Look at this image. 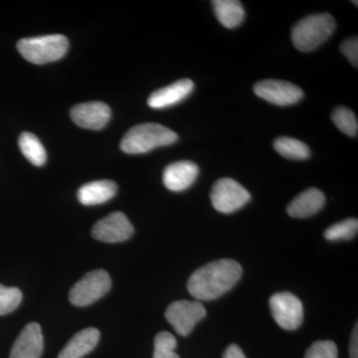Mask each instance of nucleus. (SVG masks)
<instances>
[{
	"label": "nucleus",
	"mask_w": 358,
	"mask_h": 358,
	"mask_svg": "<svg viewBox=\"0 0 358 358\" xmlns=\"http://www.w3.org/2000/svg\"><path fill=\"white\" fill-rule=\"evenodd\" d=\"M133 224L122 212H114L94 225L92 236L106 243L124 242L133 236Z\"/></svg>",
	"instance_id": "10"
},
{
	"label": "nucleus",
	"mask_w": 358,
	"mask_h": 358,
	"mask_svg": "<svg viewBox=\"0 0 358 358\" xmlns=\"http://www.w3.org/2000/svg\"><path fill=\"white\" fill-rule=\"evenodd\" d=\"M199 169L192 162H178L164 169L162 180L167 189L179 192L187 189L196 180Z\"/></svg>",
	"instance_id": "14"
},
{
	"label": "nucleus",
	"mask_w": 358,
	"mask_h": 358,
	"mask_svg": "<svg viewBox=\"0 0 358 358\" xmlns=\"http://www.w3.org/2000/svg\"><path fill=\"white\" fill-rule=\"evenodd\" d=\"M341 51L352 66H358V39L357 37L345 40L341 45Z\"/></svg>",
	"instance_id": "26"
},
{
	"label": "nucleus",
	"mask_w": 358,
	"mask_h": 358,
	"mask_svg": "<svg viewBox=\"0 0 358 358\" xmlns=\"http://www.w3.org/2000/svg\"><path fill=\"white\" fill-rule=\"evenodd\" d=\"M22 293L15 287H6L0 284V315L13 313L20 305Z\"/></svg>",
	"instance_id": "24"
},
{
	"label": "nucleus",
	"mask_w": 358,
	"mask_h": 358,
	"mask_svg": "<svg viewBox=\"0 0 358 358\" xmlns=\"http://www.w3.org/2000/svg\"><path fill=\"white\" fill-rule=\"evenodd\" d=\"M100 331L95 327H88L75 334L68 341L57 358H82L91 352L100 341Z\"/></svg>",
	"instance_id": "16"
},
{
	"label": "nucleus",
	"mask_w": 358,
	"mask_h": 358,
	"mask_svg": "<svg viewBox=\"0 0 358 358\" xmlns=\"http://www.w3.org/2000/svg\"><path fill=\"white\" fill-rule=\"evenodd\" d=\"M223 358H247L245 357L243 350L237 345H231L226 348Z\"/></svg>",
	"instance_id": "27"
},
{
	"label": "nucleus",
	"mask_w": 358,
	"mask_h": 358,
	"mask_svg": "<svg viewBox=\"0 0 358 358\" xmlns=\"http://www.w3.org/2000/svg\"><path fill=\"white\" fill-rule=\"evenodd\" d=\"M117 185L112 180H98L87 183L78 190L77 196L83 205H98L109 201L117 193Z\"/></svg>",
	"instance_id": "17"
},
{
	"label": "nucleus",
	"mask_w": 358,
	"mask_h": 358,
	"mask_svg": "<svg viewBox=\"0 0 358 358\" xmlns=\"http://www.w3.org/2000/svg\"><path fill=\"white\" fill-rule=\"evenodd\" d=\"M71 119L81 128L99 131L105 128L110 119V109L103 102L80 103L71 109Z\"/></svg>",
	"instance_id": "11"
},
{
	"label": "nucleus",
	"mask_w": 358,
	"mask_h": 358,
	"mask_svg": "<svg viewBox=\"0 0 358 358\" xmlns=\"http://www.w3.org/2000/svg\"><path fill=\"white\" fill-rule=\"evenodd\" d=\"M21 152L35 166H44L47 159L46 150L35 134L24 131L18 141Z\"/></svg>",
	"instance_id": "19"
},
{
	"label": "nucleus",
	"mask_w": 358,
	"mask_h": 358,
	"mask_svg": "<svg viewBox=\"0 0 358 358\" xmlns=\"http://www.w3.org/2000/svg\"><path fill=\"white\" fill-rule=\"evenodd\" d=\"M211 203L224 214L239 210L251 199V194L244 186L232 178L218 179L210 192Z\"/></svg>",
	"instance_id": "6"
},
{
	"label": "nucleus",
	"mask_w": 358,
	"mask_h": 358,
	"mask_svg": "<svg viewBox=\"0 0 358 358\" xmlns=\"http://www.w3.org/2000/svg\"><path fill=\"white\" fill-rule=\"evenodd\" d=\"M68 47L69 41L61 34L23 38L17 43L22 57L36 65L47 64L64 57Z\"/></svg>",
	"instance_id": "4"
},
{
	"label": "nucleus",
	"mask_w": 358,
	"mask_h": 358,
	"mask_svg": "<svg viewBox=\"0 0 358 358\" xmlns=\"http://www.w3.org/2000/svg\"><path fill=\"white\" fill-rule=\"evenodd\" d=\"M338 348L331 341H315L308 348L305 358H338Z\"/></svg>",
	"instance_id": "25"
},
{
	"label": "nucleus",
	"mask_w": 358,
	"mask_h": 358,
	"mask_svg": "<svg viewBox=\"0 0 358 358\" xmlns=\"http://www.w3.org/2000/svg\"><path fill=\"white\" fill-rule=\"evenodd\" d=\"M336 27V20L331 14H312L294 26L292 29V41L298 50L313 51L333 35Z\"/></svg>",
	"instance_id": "3"
},
{
	"label": "nucleus",
	"mask_w": 358,
	"mask_h": 358,
	"mask_svg": "<svg viewBox=\"0 0 358 358\" xmlns=\"http://www.w3.org/2000/svg\"><path fill=\"white\" fill-rule=\"evenodd\" d=\"M112 280L105 270H94L87 273L71 289L69 300L77 307H86L100 300L110 291Z\"/></svg>",
	"instance_id": "5"
},
{
	"label": "nucleus",
	"mask_w": 358,
	"mask_h": 358,
	"mask_svg": "<svg viewBox=\"0 0 358 358\" xmlns=\"http://www.w3.org/2000/svg\"><path fill=\"white\" fill-rule=\"evenodd\" d=\"M334 124L336 128L341 129L343 134L350 136H357L358 131V122L357 115L352 110L345 107H338L334 110L331 115Z\"/></svg>",
	"instance_id": "21"
},
{
	"label": "nucleus",
	"mask_w": 358,
	"mask_h": 358,
	"mask_svg": "<svg viewBox=\"0 0 358 358\" xmlns=\"http://www.w3.org/2000/svg\"><path fill=\"white\" fill-rule=\"evenodd\" d=\"M358 331L357 324H355L352 334V341H350V358H358Z\"/></svg>",
	"instance_id": "28"
},
{
	"label": "nucleus",
	"mask_w": 358,
	"mask_h": 358,
	"mask_svg": "<svg viewBox=\"0 0 358 358\" xmlns=\"http://www.w3.org/2000/svg\"><path fill=\"white\" fill-rule=\"evenodd\" d=\"M178 140V134L171 129L155 122H145L127 131L121 141V150L128 155L145 154L155 148L173 145Z\"/></svg>",
	"instance_id": "2"
},
{
	"label": "nucleus",
	"mask_w": 358,
	"mask_h": 358,
	"mask_svg": "<svg viewBox=\"0 0 358 358\" xmlns=\"http://www.w3.org/2000/svg\"><path fill=\"white\" fill-rule=\"evenodd\" d=\"M214 13L224 27L236 28L245 18L244 7L237 0H214L212 1Z\"/></svg>",
	"instance_id": "18"
},
{
	"label": "nucleus",
	"mask_w": 358,
	"mask_h": 358,
	"mask_svg": "<svg viewBox=\"0 0 358 358\" xmlns=\"http://www.w3.org/2000/svg\"><path fill=\"white\" fill-rule=\"evenodd\" d=\"M326 203V196L317 188H310L294 197L287 212L291 217L307 218L322 210Z\"/></svg>",
	"instance_id": "15"
},
{
	"label": "nucleus",
	"mask_w": 358,
	"mask_h": 358,
	"mask_svg": "<svg viewBox=\"0 0 358 358\" xmlns=\"http://www.w3.org/2000/svg\"><path fill=\"white\" fill-rule=\"evenodd\" d=\"M206 310L199 301H174L166 308L167 322L179 336H186L192 333L197 322L204 319Z\"/></svg>",
	"instance_id": "7"
},
{
	"label": "nucleus",
	"mask_w": 358,
	"mask_h": 358,
	"mask_svg": "<svg viewBox=\"0 0 358 358\" xmlns=\"http://www.w3.org/2000/svg\"><path fill=\"white\" fill-rule=\"evenodd\" d=\"M274 148L278 154L289 159L303 160L310 155V148L305 143L288 136H281L275 140Z\"/></svg>",
	"instance_id": "20"
},
{
	"label": "nucleus",
	"mask_w": 358,
	"mask_h": 358,
	"mask_svg": "<svg viewBox=\"0 0 358 358\" xmlns=\"http://www.w3.org/2000/svg\"><path fill=\"white\" fill-rule=\"evenodd\" d=\"M178 341L167 331H162L155 338L154 358H180L176 352Z\"/></svg>",
	"instance_id": "23"
},
{
	"label": "nucleus",
	"mask_w": 358,
	"mask_h": 358,
	"mask_svg": "<svg viewBox=\"0 0 358 358\" xmlns=\"http://www.w3.org/2000/svg\"><path fill=\"white\" fill-rule=\"evenodd\" d=\"M358 230L357 219L350 218L341 222L334 224L327 228L324 232V238L329 241L338 240H350L357 235Z\"/></svg>",
	"instance_id": "22"
},
{
	"label": "nucleus",
	"mask_w": 358,
	"mask_h": 358,
	"mask_svg": "<svg viewBox=\"0 0 358 358\" xmlns=\"http://www.w3.org/2000/svg\"><path fill=\"white\" fill-rule=\"evenodd\" d=\"M194 90V83L189 79L179 80L169 86L155 91L148 99V105L152 109H166L185 100Z\"/></svg>",
	"instance_id": "13"
},
{
	"label": "nucleus",
	"mask_w": 358,
	"mask_h": 358,
	"mask_svg": "<svg viewBox=\"0 0 358 358\" xmlns=\"http://www.w3.org/2000/svg\"><path fill=\"white\" fill-rule=\"evenodd\" d=\"M43 352V334L37 322L22 329L11 348L9 358H40Z\"/></svg>",
	"instance_id": "12"
},
{
	"label": "nucleus",
	"mask_w": 358,
	"mask_h": 358,
	"mask_svg": "<svg viewBox=\"0 0 358 358\" xmlns=\"http://www.w3.org/2000/svg\"><path fill=\"white\" fill-rule=\"evenodd\" d=\"M270 308L277 324L287 331H294L303 324V303L293 294H275L270 299Z\"/></svg>",
	"instance_id": "8"
},
{
	"label": "nucleus",
	"mask_w": 358,
	"mask_h": 358,
	"mask_svg": "<svg viewBox=\"0 0 358 358\" xmlns=\"http://www.w3.org/2000/svg\"><path fill=\"white\" fill-rule=\"evenodd\" d=\"M257 96L280 107L294 105L303 98V92L300 87L289 82L280 80H265L254 86Z\"/></svg>",
	"instance_id": "9"
},
{
	"label": "nucleus",
	"mask_w": 358,
	"mask_h": 358,
	"mask_svg": "<svg viewBox=\"0 0 358 358\" xmlns=\"http://www.w3.org/2000/svg\"><path fill=\"white\" fill-rule=\"evenodd\" d=\"M241 275L239 263L231 259H221L195 271L188 280V291L197 301L215 300L232 289Z\"/></svg>",
	"instance_id": "1"
}]
</instances>
